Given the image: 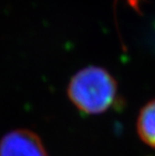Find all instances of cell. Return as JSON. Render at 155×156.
Listing matches in <instances>:
<instances>
[{
    "label": "cell",
    "instance_id": "cell-1",
    "mask_svg": "<svg viewBox=\"0 0 155 156\" xmlns=\"http://www.w3.org/2000/svg\"><path fill=\"white\" fill-rule=\"evenodd\" d=\"M68 95L76 107L86 114H101L110 109L117 95V83L106 69L88 67L72 78Z\"/></svg>",
    "mask_w": 155,
    "mask_h": 156
},
{
    "label": "cell",
    "instance_id": "cell-2",
    "mask_svg": "<svg viewBox=\"0 0 155 156\" xmlns=\"http://www.w3.org/2000/svg\"><path fill=\"white\" fill-rule=\"evenodd\" d=\"M0 156H48L41 139L33 132L19 129L0 141Z\"/></svg>",
    "mask_w": 155,
    "mask_h": 156
},
{
    "label": "cell",
    "instance_id": "cell-3",
    "mask_svg": "<svg viewBox=\"0 0 155 156\" xmlns=\"http://www.w3.org/2000/svg\"><path fill=\"white\" fill-rule=\"evenodd\" d=\"M137 132L144 143L155 148V100L141 110L137 120Z\"/></svg>",
    "mask_w": 155,
    "mask_h": 156
},
{
    "label": "cell",
    "instance_id": "cell-4",
    "mask_svg": "<svg viewBox=\"0 0 155 156\" xmlns=\"http://www.w3.org/2000/svg\"><path fill=\"white\" fill-rule=\"evenodd\" d=\"M127 1L132 8H134L135 10L139 11V4H140L141 0H127Z\"/></svg>",
    "mask_w": 155,
    "mask_h": 156
}]
</instances>
